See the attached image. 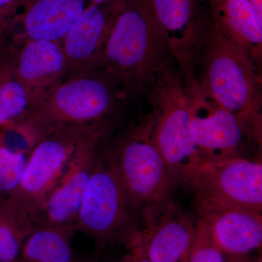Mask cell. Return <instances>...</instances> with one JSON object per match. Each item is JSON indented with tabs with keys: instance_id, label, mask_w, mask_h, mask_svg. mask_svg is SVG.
I'll return each mask as SVG.
<instances>
[{
	"instance_id": "cell-1",
	"label": "cell",
	"mask_w": 262,
	"mask_h": 262,
	"mask_svg": "<svg viewBox=\"0 0 262 262\" xmlns=\"http://www.w3.org/2000/svg\"><path fill=\"white\" fill-rule=\"evenodd\" d=\"M127 98L116 80L102 68L66 77L13 131L29 150L50 134L73 127L110 122Z\"/></svg>"
},
{
	"instance_id": "cell-2",
	"label": "cell",
	"mask_w": 262,
	"mask_h": 262,
	"mask_svg": "<svg viewBox=\"0 0 262 262\" xmlns=\"http://www.w3.org/2000/svg\"><path fill=\"white\" fill-rule=\"evenodd\" d=\"M168 53L149 0H126L108 38L100 67L113 76L127 98L131 97L152 86Z\"/></svg>"
},
{
	"instance_id": "cell-3",
	"label": "cell",
	"mask_w": 262,
	"mask_h": 262,
	"mask_svg": "<svg viewBox=\"0 0 262 262\" xmlns=\"http://www.w3.org/2000/svg\"><path fill=\"white\" fill-rule=\"evenodd\" d=\"M258 68L212 20L194 64V80L221 106L246 121L261 125Z\"/></svg>"
},
{
	"instance_id": "cell-4",
	"label": "cell",
	"mask_w": 262,
	"mask_h": 262,
	"mask_svg": "<svg viewBox=\"0 0 262 262\" xmlns=\"http://www.w3.org/2000/svg\"><path fill=\"white\" fill-rule=\"evenodd\" d=\"M141 211L122 180L111 149L100 147L75 224L101 244H130Z\"/></svg>"
},
{
	"instance_id": "cell-5",
	"label": "cell",
	"mask_w": 262,
	"mask_h": 262,
	"mask_svg": "<svg viewBox=\"0 0 262 262\" xmlns=\"http://www.w3.org/2000/svg\"><path fill=\"white\" fill-rule=\"evenodd\" d=\"M150 93L151 138L179 185L188 169L203 163L191 134L185 79L167 60L158 70Z\"/></svg>"
},
{
	"instance_id": "cell-6",
	"label": "cell",
	"mask_w": 262,
	"mask_h": 262,
	"mask_svg": "<svg viewBox=\"0 0 262 262\" xmlns=\"http://www.w3.org/2000/svg\"><path fill=\"white\" fill-rule=\"evenodd\" d=\"M108 128L110 122L70 127L38 141L30 150L20 185L10 198L35 222L77 150L91 137Z\"/></svg>"
},
{
	"instance_id": "cell-7",
	"label": "cell",
	"mask_w": 262,
	"mask_h": 262,
	"mask_svg": "<svg viewBox=\"0 0 262 262\" xmlns=\"http://www.w3.org/2000/svg\"><path fill=\"white\" fill-rule=\"evenodd\" d=\"M185 79L190 101V130L203 162L246 158L253 143L261 147V125L239 118L208 97L194 77Z\"/></svg>"
},
{
	"instance_id": "cell-8",
	"label": "cell",
	"mask_w": 262,
	"mask_h": 262,
	"mask_svg": "<svg viewBox=\"0 0 262 262\" xmlns=\"http://www.w3.org/2000/svg\"><path fill=\"white\" fill-rule=\"evenodd\" d=\"M110 149L129 194L140 211L170 198L177 185L153 142L149 117Z\"/></svg>"
},
{
	"instance_id": "cell-9",
	"label": "cell",
	"mask_w": 262,
	"mask_h": 262,
	"mask_svg": "<svg viewBox=\"0 0 262 262\" xmlns=\"http://www.w3.org/2000/svg\"><path fill=\"white\" fill-rule=\"evenodd\" d=\"M184 184L192 189L195 201L262 211L261 158L203 162L188 169Z\"/></svg>"
},
{
	"instance_id": "cell-10",
	"label": "cell",
	"mask_w": 262,
	"mask_h": 262,
	"mask_svg": "<svg viewBox=\"0 0 262 262\" xmlns=\"http://www.w3.org/2000/svg\"><path fill=\"white\" fill-rule=\"evenodd\" d=\"M163 29L167 48L179 71L190 76L212 16L206 0H149Z\"/></svg>"
},
{
	"instance_id": "cell-11",
	"label": "cell",
	"mask_w": 262,
	"mask_h": 262,
	"mask_svg": "<svg viewBox=\"0 0 262 262\" xmlns=\"http://www.w3.org/2000/svg\"><path fill=\"white\" fill-rule=\"evenodd\" d=\"M136 237L151 262H187L196 221L169 198L144 207Z\"/></svg>"
},
{
	"instance_id": "cell-12",
	"label": "cell",
	"mask_w": 262,
	"mask_h": 262,
	"mask_svg": "<svg viewBox=\"0 0 262 262\" xmlns=\"http://www.w3.org/2000/svg\"><path fill=\"white\" fill-rule=\"evenodd\" d=\"M87 6V0H19L5 29V39L14 45L27 40L61 42Z\"/></svg>"
},
{
	"instance_id": "cell-13",
	"label": "cell",
	"mask_w": 262,
	"mask_h": 262,
	"mask_svg": "<svg viewBox=\"0 0 262 262\" xmlns=\"http://www.w3.org/2000/svg\"><path fill=\"white\" fill-rule=\"evenodd\" d=\"M126 0L88 5L61 40L67 58V77L101 68L105 46Z\"/></svg>"
},
{
	"instance_id": "cell-14",
	"label": "cell",
	"mask_w": 262,
	"mask_h": 262,
	"mask_svg": "<svg viewBox=\"0 0 262 262\" xmlns=\"http://www.w3.org/2000/svg\"><path fill=\"white\" fill-rule=\"evenodd\" d=\"M107 133L93 136L77 150L36 217V225L75 227L101 141Z\"/></svg>"
},
{
	"instance_id": "cell-15",
	"label": "cell",
	"mask_w": 262,
	"mask_h": 262,
	"mask_svg": "<svg viewBox=\"0 0 262 262\" xmlns=\"http://www.w3.org/2000/svg\"><path fill=\"white\" fill-rule=\"evenodd\" d=\"M9 43L14 49L17 75L27 89L34 110L67 77L68 66L61 43L48 40Z\"/></svg>"
},
{
	"instance_id": "cell-16",
	"label": "cell",
	"mask_w": 262,
	"mask_h": 262,
	"mask_svg": "<svg viewBox=\"0 0 262 262\" xmlns=\"http://www.w3.org/2000/svg\"><path fill=\"white\" fill-rule=\"evenodd\" d=\"M198 216L209 227L227 255H248L261 248V212L210 202L195 201Z\"/></svg>"
},
{
	"instance_id": "cell-17",
	"label": "cell",
	"mask_w": 262,
	"mask_h": 262,
	"mask_svg": "<svg viewBox=\"0 0 262 262\" xmlns=\"http://www.w3.org/2000/svg\"><path fill=\"white\" fill-rule=\"evenodd\" d=\"M212 18L226 37L259 67L262 54V18L249 0H206Z\"/></svg>"
},
{
	"instance_id": "cell-18",
	"label": "cell",
	"mask_w": 262,
	"mask_h": 262,
	"mask_svg": "<svg viewBox=\"0 0 262 262\" xmlns=\"http://www.w3.org/2000/svg\"><path fill=\"white\" fill-rule=\"evenodd\" d=\"M33 110L30 96L15 71L14 49L3 39L0 42V127L13 130Z\"/></svg>"
},
{
	"instance_id": "cell-19",
	"label": "cell",
	"mask_w": 262,
	"mask_h": 262,
	"mask_svg": "<svg viewBox=\"0 0 262 262\" xmlns=\"http://www.w3.org/2000/svg\"><path fill=\"white\" fill-rule=\"evenodd\" d=\"M75 227L37 226L26 239L15 262H75Z\"/></svg>"
},
{
	"instance_id": "cell-20",
	"label": "cell",
	"mask_w": 262,
	"mask_h": 262,
	"mask_svg": "<svg viewBox=\"0 0 262 262\" xmlns=\"http://www.w3.org/2000/svg\"><path fill=\"white\" fill-rule=\"evenodd\" d=\"M31 215L10 196L0 194V262H15L26 239L36 228Z\"/></svg>"
},
{
	"instance_id": "cell-21",
	"label": "cell",
	"mask_w": 262,
	"mask_h": 262,
	"mask_svg": "<svg viewBox=\"0 0 262 262\" xmlns=\"http://www.w3.org/2000/svg\"><path fill=\"white\" fill-rule=\"evenodd\" d=\"M29 152L8 146L5 131L0 133V194L10 196L23 178Z\"/></svg>"
},
{
	"instance_id": "cell-22",
	"label": "cell",
	"mask_w": 262,
	"mask_h": 262,
	"mask_svg": "<svg viewBox=\"0 0 262 262\" xmlns=\"http://www.w3.org/2000/svg\"><path fill=\"white\" fill-rule=\"evenodd\" d=\"M225 254L215 243L209 227L198 216L187 262H223Z\"/></svg>"
},
{
	"instance_id": "cell-23",
	"label": "cell",
	"mask_w": 262,
	"mask_h": 262,
	"mask_svg": "<svg viewBox=\"0 0 262 262\" xmlns=\"http://www.w3.org/2000/svg\"><path fill=\"white\" fill-rule=\"evenodd\" d=\"M127 246L129 248V252L120 262H151L137 237H134Z\"/></svg>"
},
{
	"instance_id": "cell-24",
	"label": "cell",
	"mask_w": 262,
	"mask_h": 262,
	"mask_svg": "<svg viewBox=\"0 0 262 262\" xmlns=\"http://www.w3.org/2000/svg\"><path fill=\"white\" fill-rule=\"evenodd\" d=\"M18 2H17L15 4L10 5L8 8H5V9L0 10V42H1L3 35H4L5 30L6 29L7 25H8L10 15L13 13Z\"/></svg>"
},
{
	"instance_id": "cell-25",
	"label": "cell",
	"mask_w": 262,
	"mask_h": 262,
	"mask_svg": "<svg viewBox=\"0 0 262 262\" xmlns=\"http://www.w3.org/2000/svg\"><path fill=\"white\" fill-rule=\"evenodd\" d=\"M223 262H261V258H253L250 257L248 255L235 256V255L225 254Z\"/></svg>"
},
{
	"instance_id": "cell-26",
	"label": "cell",
	"mask_w": 262,
	"mask_h": 262,
	"mask_svg": "<svg viewBox=\"0 0 262 262\" xmlns=\"http://www.w3.org/2000/svg\"><path fill=\"white\" fill-rule=\"evenodd\" d=\"M254 7L258 15L262 18V0H249Z\"/></svg>"
},
{
	"instance_id": "cell-27",
	"label": "cell",
	"mask_w": 262,
	"mask_h": 262,
	"mask_svg": "<svg viewBox=\"0 0 262 262\" xmlns=\"http://www.w3.org/2000/svg\"><path fill=\"white\" fill-rule=\"evenodd\" d=\"M18 1L19 0H0V10L5 9Z\"/></svg>"
},
{
	"instance_id": "cell-28",
	"label": "cell",
	"mask_w": 262,
	"mask_h": 262,
	"mask_svg": "<svg viewBox=\"0 0 262 262\" xmlns=\"http://www.w3.org/2000/svg\"><path fill=\"white\" fill-rule=\"evenodd\" d=\"M110 0H87L88 5H98L101 3H106Z\"/></svg>"
},
{
	"instance_id": "cell-29",
	"label": "cell",
	"mask_w": 262,
	"mask_h": 262,
	"mask_svg": "<svg viewBox=\"0 0 262 262\" xmlns=\"http://www.w3.org/2000/svg\"><path fill=\"white\" fill-rule=\"evenodd\" d=\"M75 262H89V261H77V260L75 259Z\"/></svg>"
},
{
	"instance_id": "cell-30",
	"label": "cell",
	"mask_w": 262,
	"mask_h": 262,
	"mask_svg": "<svg viewBox=\"0 0 262 262\" xmlns=\"http://www.w3.org/2000/svg\"><path fill=\"white\" fill-rule=\"evenodd\" d=\"M89 262H98V261H89Z\"/></svg>"
}]
</instances>
